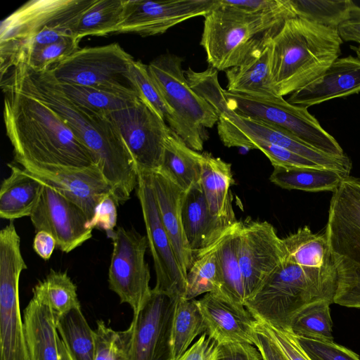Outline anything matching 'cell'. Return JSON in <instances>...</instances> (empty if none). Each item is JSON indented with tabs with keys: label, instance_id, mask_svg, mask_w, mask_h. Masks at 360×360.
<instances>
[{
	"label": "cell",
	"instance_id": "6da1fadb",
	"mask_svg": "<svg viewBox=\"0 0 360 360\" xmlns=\"http://www.w3.org/2000/svg\"><path fill=\"white\" fill-rule=\"evenodd\" d=\"M1 82L51 108L91 150L119 205L130 198L138 184L137 167L117 127L108 115L70 99L50 70L34 71L20 63L1 78Z\"/></svg>",
	"mask_w": 360,
	"mask_h": 360
},
{
	"label": "cell",
	"instance_id": "7a4b0ae2",
	"mask_svg": "<svg viewBox=\"0 0 360 360\" xmlns=\"http://www.w3.org/2000/svg\"><path fill=\"white\" fill-rule=\"evenodd\" d=\"M4 121L14 158L22 168L84 169L96 165L91 150L40 100L1 82Z\"/></svg>",
	"mask_w": 360,
	"mask_h": 360
},
{
	"label": "cell",
	"instance_id": "3957f363",
	"mask_svg": "<svg viewBox=\"0 0 360 360\" xmlns=\"http://www.w3.org/2000/svg\"><path fill=\"white\" fill-rule=\"evenodd\" d=\"M338 30L298 17L274 35L270 70L279 96L291 94L322 75L341 54Z\"/></svg>",
	"mask_w": 360,
	"mask_h": 360
},
{
	"label": "cell",
	"instance_id": "277c9868",
	"mask_svg": "<svg viewBox=\"0 0 360 360\" xmlns=\"http://www.w3.org/2000/svg\"><path fill=\"white\" fill-rule=\"evenodd\" d=\"M96 0H32L1 22V78L31 51L75 37L83 14Z\"/></svg>",
	"mask_w": 360,
	"mask_h": 360
},
{
	"label": "cell",
	"instance_id": "5b68a950",
	"mask_svg": "<svg viewBox=\"0 0 360 360\" xmlns=\"http://www.w3.org/2000/svg\"><path fill=\"white\" fill-rule=\"evenodd\" d=\"M337 289L334 263L309 269L285 259L245 302L257 320L288 330L292 317L304 307L321 300L333 303Z\"/></svg>",
	"mask_w": 360,
	"mask_h": 360
},
{
	"label": "cell",
	"instance_id": "8992f818",
	"mask_svg": "<svg viewBox=\"0 0 360 360\" xmlns=\"http://www.w3.org/2000/svg\"><path fill=\"white\" fill-rule=\"evenodd\" d=\"M290 18L283 14L252 13L217 0L205 16L200 40L208 64L217 71L240 64Z\"/></svg>",
	"mask_w": 360,
	"mask_h": 360
},
{
	"label": "cell",
	"instance_id": "52a82bcc",
	"mask_svg": "<svg viewBox=\"0 0 360 360\" xmlns=\"http://www.w3.org/2000/svg\"><path fill=\"white\" fill-rule=\"evenodd\" d=\"M325 232L337 274L333 303L360 308V177H345L333 192Z\"/></svg>",
	"mask_w": 360,
	"mask_h": 360
},
{
	"label": "cell",
	"instance_id": "ba28073f",
	"mask_svg": "<svg viewBox=\"0 0 360 360\" xmlns=\"http://www.w3.org/2000/svg\"><path fill=\"white\" fill-rule=\"evenodd\" d=\"M183 58L161 55L148 65L149 73L165 101L174 112L181 127V139L194 150L201 151L208 136L206 128L217 124L216 110L188 84Z\"/></svg>",
	"mask_w": 360,
	"mask_h": 360
},
{
	"label": "cell",
	"instance_id": "9c48e42d",
	"mask_svg": "<svg viewBox=\"0 0 360 360\" xmlns=\"http://www.w3.org/2000/svg\"><path fill=\"white\" fill-rule=\"evenodd\" d=\"M135 60L117 43L79 49L49 70L60 83L139 97L131 66Z\"/></svg>",
	"mask_w": 360,
	"mask_h": 360
},
{
	"label": "cell",
	"instance_id": "30bf717a",
	"mask_svg": "<svg viewBox=\"0 0 360 360\" xmlns=\"http://www.w3.org/2000/svg\"><path fill=\"white\" fill-rule=\"evenodd\" d=\"M27 266L11 221L0 231V360H29L19 302V280Z\"/></svg>",
	"mask_w": 360,
	"mask_h": 360
},
{
	"label": "cell",
	"instance_id": "8fae6325",
	"mask_svg": "<svg viewBox=\"0 0 360 360\" xmlns=\"http://www.w3.org/2000/svg\"><path fill=\"white\" fill-rule=\"evenodd\" d=\"M227 108L236 113L283 129L316 149L335 157L346 155L336 139L310 114L283 97L264 98L224 90Z\"/></svg>",
	"mask_w": 360,
	"mask_h": 360
},
{
	"label": "cell",
	"instance_id": "7c38bea8",
	"mask_svg": "<svg viewBox=\"0 0 360 360\" xmlns=\"http://www.w3.org/2000/svg\"><path fill=\"white\" fill-rule=\"evenodd\" d=\"M110 238L113 248L108 269L109 288L135 314L152 292L150 269L145 259L147 238L134 229L118 227Z\"/></svg>",
	"mask_w": 360,
	"mask_h": 360
},
{
	"label": "cell",
	"instance_id": "4fadbf2b",
	"mask_svg": "<svg viewBox=\"0 0 360 360\" xmlns=\"http://www.w3.org/2000/svg\"><path fill=\"white\" fill-rule=\"evenodd\" d=\"M108 115L117 127L138 172L159 170L167 139L172 131L167 124L140 98Z\"/></svg>",
	"mask_w": 360,
	"mask_h": 360
},
{
	"label": "cell",
	"instance_id": "5bb4252c",
	"mask_svg": "<svg viewBox=\"0 0 360 360\" xmlns=\"http://www.w3.org/2000/svg\"><path fill=\"white\" fill-rule=\"evenodd\" d=\"M136 190L155 271L156 283L153 289L176 300L184 298L186 277L179 264L170 239L162 223L150 173L138 172Z\"/></svg>",
	"mask_w": 360,
	"mask_h": 360
},
{
	"label": "cell",
	"instance_id": "9a60e30c",
	"mask_svg": "<svg viewBox=\"0 0 360 360\" xmlns=\"http://www.w3.org/2000/svg\"><path fill=\"white\" fill-rule=\"evenodd\" d=\"M177 300L152 289L129 326L130 360H174L172 328Z\"/></svg>",
	"mask_w": 360,
	"mask_h": 360
},
{
	"label": "cell",
	"instance_id": "2e32d148",
	"mask_svg": "<svg viewBox=\"0 0 360 360\" xmlns=\"http://www.w3.org/2000/svg\"><path fill=\"white\" fill-rule=\"evenodd\" d=\"M286 250L274 227L267 221L241 222L238 259L243 274L245 300L286 259Z\"/></svg>",
	"mask_w": 360,
	"mask_h": 360
},
{
	"label": "cell",
	"instance_id": "e0dca14e",
	"mask_svg": "<svg viewBox=\"0 0 360 360\" xmlns=\"http://www.w3.org/2000/svg\"><path fill=\"white\" fill-rule=\"evenodd\" d=\"M217 0H124V13L116 33L142 37L163 34L188 19L205 16Z\"/></svg>",
	"mask_w": 360,
	"mask_h": 360
},
{
	"label": "cell",
	"instance_id": "ac0fdd59",
	"mask_svg": "<svg viewBox=\"0 0 360 360\" xmlns=\"http://www.w3.org/2000/svg\"><path fill=\"white\" fill-rule=\"evenodd\" d=\"M30 219L35 231H44L55 238L56 247L69 253L92 237L84 212L58 191L44 184Z\"/></svg>",
	"mask_w": 360,
	"mask_h": 360
},
{
	"label": "cell",
	"instance_id": "d6986e66",
	"mask_svg": "<svg viewBox=\"0 0 360 360\" xmlns=\"http://www.w3.org/2000/svg\"><path fill=\"white\" fill-rule=\"evenodd\" d=\"M207 335L218 345L250 344L257 341V320L243 305L236 304L219 292L206 293L198 300Z\"/></svg>",
	"mask_w": 360,
	"mask_h": 360
},
{
	"label": "cell",
	"instance_id": "ffe728a7",
	"mask_svg": "<svg viewBox=\"0 0 360 360\" xmlns=\"http://www.w3.org/2000/svg\"><path fill=\"white\" fill-rule=\"evenodd\" d=\"M24 169V168H23ZM79 206L89 221L101 201L113 191L97 165L84 169H25Z\"/></svg>",
	"mask_w": 360,
	"mask_h": 360
},
{
	"label": "cell",
	"instance_id": "44dd1931",
	"mask_svg": "<svg viewBox=\"0 0 360 360\" xmlns=\"http://www.w3.org/2000/svg\"><path fill=\"white\" fill-rule=\"evenodd\" d=\"M32 292L23 321L29 360H59L56 316L44 280L38 282Z\"/></svg>",
	"mask_w": 360,
	"mask_h": 360
},
{
	"label": "cell",
	"instance_id": "7402d4cb",
	"mask_svg": "<svg viewBox=\"0 0 360 360\" xmlns=\"http://www.w3.org/2000/svg\"><path fill=\"white\" fill-rule=\"evenodd\" d=\"M360 92V59L338 58L316 79L290 94L287 101L307 108Z\"/></svg>",
	"mask_w": 360,
	"mask_h": 360
},
{
	"label": "cell",
	"instance_id": "603a6c76",
	"mask_svg": "<svg viewBox=\"0 0 360 360\" xmlns=\"http://www.w3.org/2000/svg\"><path fill=\"white\" fill-rule=\"evenodd\" d=\"M150 179L162 223L186 277L195 257L182 224L181 207L186 191L160 169L150 173Z\"/></svg>",
	"mask_w": 360,
	"mask_h": 360
},
{
	"label": "cell",
	"instance_id": "cb8c5ba5",
	"mask_svg": "<svg viewBox=\"0 0 360 360\" xmlns=\"http://www.w3.org/2000/svg\"><path fill=\"white\" fill-rule=\"evenodd\" d=\"M181 218L184 234L194 257L213 246L233 226L212 215L200 185L185 192Z\"/></svg>",
	"mask_w": 360,
	"mask_h": 360
},
{
	"label": "cell",
	"instance_id": "d4e9b609",
	"mask_svg": "<svg viewBox=\"0 0 360 360\" xmlns=\"http://www.w3.org/2000/svg\"><path fill=\"white\" fill-rule=\"evenodd\" d=\"M273 37L254 49L240 64L226 70V91L264 98L281 97L278 95L271 76L270 47Z\"/></svg>",
	"mask_w": 360,
	"mask_h": 360
},
{
	"label": "cell",
	"instance_id": "484cf974",
	"mask_svg": "<svg viewBox=\"0 0 360 360\" xmlns=\"http://www.w3.org/2000/svg\"><path fill=\"white\" fill-rule=\"evenodd\" d=\"M233 182L230 163L209 153H202L200 186L208 208L212 216L229 226L238 221L231 203Z\"/></svg>",
	"mask_w": 360,
	"mask_h": 360
},
{
	"label": "cell",
	"instance_id": "4316f807",
	"mask_svg": "<svg viewBox=\"0 0 360 360\" xmlns=\"http://www.w3.org/2000/svg\"><path fill=\"white\" fill-rule=\"evenodd\" d=\"M8 166L11 172L1 186L0 217L12 221L30 217L44 184L23 168L11 164Z\"/></svg>",
	"mask_w": 360,
	"mask_h": 360
},
{
	"label": "cell",
	"instance_id": "83f0119b",
	"mask_svg": "<svg viewBox=\"0 0 360 360\" xmlns=\"http://www.w3.org/2000/svg\"><path fill=\"white\" fill-rule=\"evenodd\" d=\"M240 224L241 221H237L214 244V250L219 278L218 292L231 302L245 306V291L238 259Z\"/></svg>",
	"mask_w": 360,
	"mask_h": 360
},
{
	"label": "cell",
	"instance_id": "f1b7e54d",
	"mask_svg": "<svg viewBox=\"0 0 360 360\" xmlns=\"http://www.w3.org/2000/svg\"><path fill=\"white\" fill-rule=\"evenodd\" d=\"M202 153L188 147L173 131L167 139L160 170L184 191L200 185Z\"/></svg>",
	"mask_w": 360,
	"mask_h": 360
},
{
	"label": "cell",
	"instance_id": "f546056e",
	"mask_svg": "<svg viewBox=\"0 0 360 360\" xmlns=\"http://www.w3.org/2000/svg\"><path fill=\"white\" fill-rule=\"evenodd\" d=\"M282 239L286 259L291 262L309 269H321L333 264L326 232L314 233L305 226Z\"/></svg>",
	"mask_w": 360,
	"mask_h": 360
},
{
	"label": "cell",
	"instance_id": "4dcf8cb0",
	"mask_svg": "<svg viewBox=\"0 0 360 360\" xmlns=\"http://www.w3.org/2000/svg\"><path fill=\"white\" fill-rule=\"evenodd\" d=\"M345 177L340 172L326 168L274 167L269 179L288 190L334 192Z\"/></svg>",
	"mask_w": 360,
	"mask_h": 360
},
{
	"label": "cell",
	"instance_id": "1f68e13d",
	"mask_svg": "<svg viewBox=\"0 0 360 360\" xmlns=\"http://www.w3.org/2000/svg\"><path fill=\"white\" fill-rule=\"evenodd\" d=\"M56 328L73 360H94L95 333L80 307L56 316Z\"/></svg>",
	"mask_w": 360,
	"mask_h": 360
},
{
	"label": "cell",
	"instance_id": "d6a6232c",
	"mask_svg": "<svg viewBox=\"0 0 360 360\" xmlns=\"http://www.w3.org/2000/svg\"><path fill=\"white\" fill-rule=\"evenodd\" d=\"M290 1L297 17L332 29L360 18V7L351 0Z\"/></svg>",
	"mask_w": 360,
	"mask_h": 360
},
{
	"label": "cell",
	"instance_id": "836d02e7",
	"mask_svg": "<svg viewBox=\"0 0 360 360\" xmlns=\"http://www.w3.org/2000/svg\"><path fill=\"white\" fill-rule=\"evenodd\" d=\"M205 330L204 318L198 300L179 299L172 328L174 359H178L189 348L194 339Z\"/></svg>",
	"mask_w": 360,
	"mask_h": 360
},
{
	"label": "cell",
	"instance_id": "e575fe53",
	"mask_svg": "<svg viewBox=\"0 0 360 360\" xmlns=\"http://www.w3.org/2000/svg\"><path fill=\"white\" fill-rule=\"evenodd\" d=\"M124 0H96L82 16L75 32L81 40L86 36L116 33L122 22Z\"/></svg>",
	"mask_w": 360,
	"mask_h": 360
},
{
	"label": "cell",
	"instance_id": "d590c367",
	"mask_svg": "<svg viewBox=\"0 0 360 360\" xmlns=\"http://www.w3.org/2000/svg\"><path fill=\"white\" fill-rule=\"evenodd\" d=\"M330 304L321 300L304 307L292 317L288 331L299 338L333 342Z\"/></svg>",
	"mask_w": 360,
	"mask_h": 360
},
{
	"label": "cell",
	"instance_id": "8d00e7d4",
	"mask_svg": "<svg viewBox=\"0 0 360 360\" xmlns=\"http://www.w3.org/2000/svg\"><path fill=\"white\" fill-rule=\"evenodd\" d=\"M219 290V278L214 245L195 256L186 274V300L195 299L200 295Z\"/></svg>",
	"mask_w": 360,
	"mask_h": 360
},
{
	"label": "cell",
	"instance_id": "74e56055",
	"mask_svg": "<svg viewBox=\"0 0 360 360\" xmlns=\"http://www.w3.org/2000/svg\"><path fill=\"white\" fill-rule=\"evenodd\" d=\"M134 82L139 98L145 101L180 138L181 127L174 112L169 108L152 79L148 65L134 60L131 66Z\"/></svg>",
	"mask_w": 360,
	"mask_h": 360
},
{
	"label": "cell",
	"instance_id": "f35d334b",
	"mask_svg": "<svg viewBox=\"0 0 360 360\" xmlns=\"http://www.w3.org/2000/svg\"><path fill=\"white\" fill-rule=\"evenodd\" d=\"M58 84L70 99L90 110L105 115L126 108L139 98L118 95L89 86Z\"/></svg>",
	"mask_w": 360,
	"mask_h": 360
},
{
	"label": "cell",
	"instance_id": "ab89813d",
	"mask_svg": "<svg viewBox=\"0 0 360 360\" xmlns=\"http://www.w3.org/2000/svg\"><path fill=\"white\" fill-rule=\"evenodd\" d=\"M94 360H130L131 329L117 331L97 321Z\"/></svg>",
	"mask_w": 360,
	"mask_h": 360
},
{
	"label": "cell",
	"instance_id": "60d3db41",
	"mask_svg": "<svg viewBox=\"0 0 360 360\" xmlns=\"http://www.w3.org/2000/svg\"><path fill=\"white\" fill-rule=\"evenodd\" d=\"M44 280L49 300L56 316L80 307L77 286L66 272L51 269Z\"/></svg>",
	"mask_w": 360,
	"mask_h": 360
},
{
	"label": "cell",
	"instance_id": "b9f144b4",
	"mask_svg": "<svg viewBox=\"0 0 360 360\" xmlns=\"http://www.w3.org/2000/svg\"><path fill=\"white\" fill-rule=\"evenodd\" d=\"M79 41L75 37H67L35 49L29 52L20 63L34 71L49 70L78 50Z\"/></svg>",
	"mask_w": 360,
	"mask_h": 360
},
{
	"label": "cell",
	"instance_id": "7bdbcfd3",
	"mask_svg": "<svg viewBox=\"0 0 360 360\" xmlns=\"http://www.w3.org/2000/svg\"><path fill=\"white\" fill-rule=\"evenodd\" d=\"M296 338L300 347L311 360H360L356 353L333 341L325 342Z\"/></svg>",
	"mask_w": 360,
	"mask_h": 360
},
{
	"label": "cell",
	"instance_id": "ee69618b",
	"mask_svg": "<svg viewBox=\"0 0 360 360\" xmlns=\"http://www.w3.org/2000/svg\"><path fill=\"white\" fill-rule=\"evenodd\" d=\"M248 149H257L262 151L274 167L323 168L292 151L269 143L254 141L249 144Z\"/></svg>",
	"mask_w": 360,
	"mask_h": 360
},
{
	"label": "cell",
	"instance_id": "f6af8a7d",
	"mask_svg": "<svg viewBox=\"0 0 360 360\" xmlns=\"http://www.w3.org/2000/svg\"><path fill=\"white\" fill-rule=\"evenodd\" d=\"M224 3L247 12L257 14L297 15L290 0H223Z\"/></svg>",
	"mask_w": 360,
	"mask_h": 360
},
{
	"label": "cell",
	"instance_id": "bcb514c9",
	"mask_svg": "<svg viewBox=\"0 0 360 360\" xmlns=\"http://www.w3.org/2000/svg\"><path fill=\"white\" fill-rule=\"evenodd\" d=\"M118 206L114 195L112 193L107 195L97 206L94 215L87 223L86 227L91 230H103L107 233L108 237L110 238L117 224Z\"/></svg>",
	"mask_w": 360,
	"mask_h": 360
},
{
	"label": "cell",
	"instance_id": "7dc6e473",
	"mask_svg": "<svg viewBox=\"0 0 360 360\" xmlns=\"http://www.w3.org/2000/svg\"><path fill=\"white\" fill-rule=\"evenodd\" d=\"M262 323L289 360H311L292 333Z\"/></svg>",
	"mask_w": 360,
	"mask_h": 360
},
{
	"label": "cell",
	"instance_id": "c3c4849f",
	"mask_svg": "<svg viewBox=\"0 0 360 360\" xmlns=\"http://www.w3.org/2000/svg\"><path fill=\"white\" fill-rule=\"evenodd\" d=\"M219 345L205 333L176 360H215Z\"/></svg>",
	"mask_w": 360,
	"mask_h": 360
},
{
	"label": "cell",
	"instance_id": "681fc988",
	"mask_svg": "<svg viewBox=\"0 0 360 360\" xmlns=\"http://www.w3.org/2000/svg\"><path fill=\"white\" fill-rule=\"evenodd\" d=\"M256 330L257 341L255 347L263 360H289L259 321H257Z\"/></svg>",
	"mask_w": 360,
	"mask_h": 360
},
{
	"label": "cell",
	"instance_id": "f907efd6",
	"mask_svg": "<svg viewBox=\"0 0 360 360\" xmlns=\"http://www.w3.org/2000/svg\"><path fill=\"white\" fill-rule=\"evenodd\" d=\"M258 349L250 344L219 345L215 360H255Z\"/></svg>",
	"mask_w": 360,
	"mask_h": 360
},
{
	"label": "cell",
	"instance_id": "816d5d0a",
	"mask_svg": "<svg viewBox=\"0 0 360 360\" xmlns=\"http://www.w3.org/2000/svg\"><path fill=\"white\" fill-rule=\"evenodd\" d=\"M56 246V242L52 235L44 231L36 232L33 240L34 252L43 259L51 258Z\"/></svg>",
	"mask_w": 360,
	"mask_h": 360
},
{
	"label": "cell",
	"instance_id": "f5cc1de1",
	"mask_svg": "<svg viewBox=\"0 0 360 360\" xmlns=\"http://www.w3.org/2000/svg\"><path fill=\"white\" fill-rule=\"evenodd\" d=\"M338 30L342 41L360 43V18L342 24Z\"/></svg>",
	"mask_w": 360,
	"mask_h": 360
},
{
	"label": "cell",
	"instance_id": "db71d44e",
	"mask_svg": "<svg viewBox=\"0 0 360 360\" xmlns=\"http://www.w3.org/2000/svg\"><path fill=\"white\" fill-rule=\"evenodd\" d=\"M59 360H73L62 339L58 340Z\"/></svg>",
	"mask_w": 360,
	"mask_h": 360
},
{
	"label": "cell",
	"instance_id": "11a10c76",
	"mask_svg": "<svg viewBox=\"0 0 360 360\" xmlns=\"http://www.w3.org/2000/svg\"><path fill=\"white\" fill-rule=\"evenodd\" d=\"M351 48L355 51V53L357 56V57L360 59V43L359 44V46H351Z\"/></svg>",
	"mask_w": 360,
	"mask_h": 360
},
{
	"label": "cell",
	"instance_id": "9f6ffc18",
	"mask_svg": "<svg viewBox=\"0 0 360 360\" xmlns=\"http://www.w3.org/2000/svg\"><path fill=\"white\" fill-rule=\"evenodd\" d=\"M255 360H263L262 355H261L260 352H259V350L257 351V352L256 354Z\"/></svg>",
	"mask_w": 360,
	"mask_h": 360
}]
</instances>
